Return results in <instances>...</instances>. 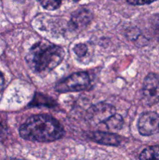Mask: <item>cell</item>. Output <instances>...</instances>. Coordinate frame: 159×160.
Returning a JSON list of instances; mask_svg holds the SVG:
<instances>
[{"mask_svg": "<svg viewBox=\"0 0 159 160\" xmlns=\"http://www.w3.org/2000/svg\"><path fill=\"white\" fill-rule=\"evenodd\" d=\"M115 113V109L107 103H98L88 109L87 117L94 123H104L106 120Z\"/></svg>", "mask_w": 159, "mask_h": 160, "instance_id": "8992f818", "label": "cell"}, {"mask_svg": "<svg viewBox=\"0 0 159 160\" xmlns=\"http://www.w3.org/2000/svg\"><path fill=\"white\" fill-rule=\"evenodd\" d=\"M90 138L97 143L104 145L117 146L121 143V138L116 134L106 132H93Z\"/></svg>", "mask_w": 159, "mask_h": 160, "instance_id": "52a82bcc", "label": "cell"}, {"mask_svg": "<svg viewBox=\"0 0 159 160\" xmlns=\"http://www.w3.org/2000/svg\"><path fill=\"white\" fill-rule=\"evenodd\" d=\"M129 4L132 5H144L149 4V3L153 2L156 0H126Z\"/></svg>", "mask_w": 159, "mask_h": 160, "instance_id": "4fadbf2b", "label": "cell"}, {"mask_svg": "<svg viewBox=\"0 0 159 160\" xmlns=\"http://www.w3.org/2000/svg\"><path fill=\"white\" fill-rule=\"evenodd\" d=\"M63 134V128L59 122L51 116L44 114L30 117L20 128V137L31 142H54Z\"/></svg>", "mask_w": 159, "mask_h": 160, "instance_id": "6da1fadb", "label": "cell"}, {"mask_svg": "<svg viewBox=\"0 0 159 160\" xmlns=\"http://www.w3.org/2000/svg\"><path fill=\"white\" fill-rule=\"evenodd\" d=\"M143 102L147 106H153L159 102V75L150 73L145 78L142 88Z\"/></svg>", "mask_w": 159, "mask_h": 160, "instance_id": "277c9868", "label": "cell"}, {"mask_svg": "<svg viewBox=\"0 0 159 160\" xmlns=\"http://www.w3.org/2000/svg\"><path fill=\"white\" fill-rule=\"evenodd\" d=\"M92 20V13L90 11L86 9H78L73 13L71 18V23L73 27L77 29L84 28L90 23Z\"/></svg>", "mask_w": 159, "mask_h": 160, "instance_id": "ba28073f", "label": "cell"}, {"mask_svg": "<svg viewBox=\"0 0 159 160\" xmlns=\"http://www.w3.org/2000/svg\"><path fill=\"white\" fill-rule=\"evenodd\" d=\"M156 32H157V36H158V38H159V20L157 21V25H156Z\"/></svg>", "mask_w": 159, "mask_h": 160, "instance_id": "9a60e30c", "label": "cell"}, {"mask_svg": "<svg viewBox=\"0 0 159 160\" xmlns=\"http://www.w3.org/2000/svg\"><path fill=\"white\" fill-rule=\"evenodd\" d=\"M5 85V78L3 76L2 73L0 71V92L3 90Z\"/></svg>", "mask_w": 159, "mask_h": 160, "instance_id": "5bb4252c", "label": "cell"}, {"mask_svg": "<svg viewBox=\"0 0 159 160\" xmlns=\"http://www.w3.org/2000/svg\"><path fill=\"white\" fill-rule=\"evenodd\" d=\"M138 130L141 135L150 136L159 131V114L147 112L142 114L138 120Z\"/></svg>", "mask_w": 159, "mask_h": 160, "instance_id": "5b68a950", "label": "cell"}, {"mask_svg": "<svg viewBox=\"0 0 159 160\" xmlns=\"http://www.w3.org/2000/svg\"><path fill=\"white\" fill-rule=\"evenodd\" d=\"M90 84V79L86 72H78L58 83L55 90L58 92H81L86 90Z\"/></svg>", "mask_w": 159, "mask_h": 160, "instance_id": "3957f363", "label": "cell"}, {"mask_svg": "<svg viewBox=\"0 0 159 160\" xmlns=\"http://www.w3.org/2000/svg\"><path fill=\"white\" fill-rule=\"evenodd\" d=\"M65 56L62 47L48 42H39L32 46L26 56L30 67L41 75L54 70Z\"/></svg>", "mask_w": 159, "mask_h": 160, "instance_id": "7a4b0ae2", "label": "cell"}, {"mask_svg": "<svg viewBox=\"0 0 159 160\" xmlns=\"http://www.w3.org/2000/svg\"><path fill=\"white\" fill-rule=\"evenodd\" d=\"M73 1H79V0H73Z\"/></svg>", "mask_w": 159, "mask_h": 160, "instance_id": "2e32d148", "label": "cell"}, {"mask_svg": "<svg viewBox=\"0 0 159 160\" xmlns=\"http://www.w3.org/2000/svg\"><path fill=\"white\" fill-rule=\"evenodd\" d=\"M41 5L48 10H55L59 8L62 0H39Z\"/></svg>", "mask_w": 159, "mask_h": 160, "instance_id": "8fae6325", "label": "cell"}, {"mask_svg": "<svg viewBox=\"0 0 159 160\" xmlns=\"http://www.w3.org/2000/svg\"><path fill=\"white\" fill-rule=\"evenodd\" d=\"M104 123H105L108 129L112 130V131H118L123 128V120L121 116L115 113L112 117H109L108 120H106Z\"/></svg>", "mask_w": 159, "mask_h": 160, "instance_id": "9c48e42d", "label": "cell"}, {"mask_svg": "<svg viewBox=\"0 0 159 160\" xmlns=\"http://www.w3.org/2000/svg\"><path fill=\"white\" fill-rule=\"evenodd\" d=\"M87 46L84 44H78L74 47L75 53L80 57L85 56V54L87 53Z\"/></svg>", "mask_w": 159, "mask_h": 160, "instance_id": "7c38bea8", "label": "cell"}, {"mask_svg": "<svg viewBox=\"0 0 159 160\" xmlns=\"http://www.w3.org/2000/svg\"><path fill=\"white\" fill-rule=\"evenodd\" d=\"M140 159H159V146H151L145 148L140 155Z\"/></svg>", "mask_w": 159, "mask_h": 160, "instance_id": "30bf717a", "label": "cell"}]
</instances>
